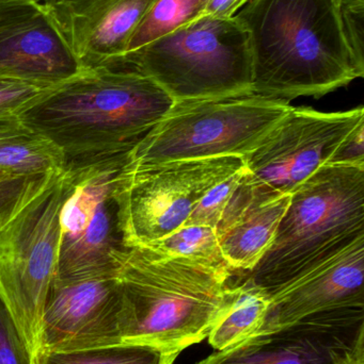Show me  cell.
Instances as JSON below:
<instances>
[{
  "label": "cell",
  "mask_w": 364,
  "mask_h": 364,
  "mask_svg": "<svg viewBox=\"0 0 364 364\" xmlns=\"http://www.w3.org/2000/svg\"><path fill=\"white\" fill-rule=\"evenodd\" d=\"M364 363V307L310 314L247 338L197 364H359Z\"/></svg>",
  "instance_id": "cell-11"
},
{
  "label": "cell",
  "mask_w": 364,
  "mask_h": 364,
  "mask_svg": "<svg viewBox=\"0 0 364 364\" xmlns=\"http://www.w3.org/2000/svg\"><path fill=\"white\" fill-rule=\"evenodd\" d=\"M291 108L286 100L254 94L175 102L132 149L128 162L245 158Z\"/></svg>",
  "instance_id": "cell-6"
},
{
  "label": "cell",
  "mask_w": 364,
  "mask_h": 364,
  "mask_svg": "<svg viewBox=\"0 0 364 364\" xmlns=\"http://www.w3.org/2000/svg\"><path fill=\"white\" fill-rule=\"evenodd\" d=\"M43 1L47 2V1H51V0H43Z\"/></svg>",
  "instance_id": "cell-32"
},
{
  "label": "cell",
  "mask_w": 364,
  "mask_h": 364,
  "mask_svg": "<svg viewBox=\"0 0 364 364\" xmlns=\"http://www.w3.org/2000/svg\"><path fill=\"white\" fill-rule=\"evenodd\" d=\"M119 259L123 343L181 354L207 339L228 310L233 272L147 246L126 248Z\"/></svg>",
  "instance_id": "cell-3"
},
{
  "label": "cell",
  "mask_w": 364,
  "mask_h": 364,
  "mask_svg": "<svg viewBox=\"0 0 364 364\" xmlns=\"http://www.w3.org/2000/svg\"><path fill=\"white\" fill-rule=\"evenodd\" d=\"M244 171L245 168L209 191L197 203L183 226H207L216 230Z\"/></svg>",
  "instance_id": "cell-23"
},
{
  "label": "cell",
  "mask_w": 364,
  "mask_h": 364,
  "mask_svg": "<svg viewBox=\"0 0 364 364\" xmlns=\"http://www.w3.org/2000/svg\"><path fill=\"white\" fill-rule=\"evenodd\" d=\"M0 364H32L27 348L0 299Z\"/></svg>",
  "instance_id": "cell-26"
},
{
  "label": "cell",
  "mask_w": 364,
  "mask_h": 364,
  "mask_svg": "<svg viewBox=\"0 0 364 364\" xmlns=\"http://www.w3.org/2000/svg\"><path fill=\"white\" fill-rule=\"evenodd\" d=\"M244 168L245 158L239 156L126 162L117 184L124 245L147 246L175 232L209 191Z\"/></svg>",
  "instance_id": "cell-8"
},
{
  "label": "cell",
  "mask_w": 364,
  "mask_h": 364,
  "mask_svg": "<svg viewBox=\"0 0 364 364\" xmlns=\"http://www.w3.org/2000/svg\"><path fill=\"white\" fill-rule=\"evenodd\" d=\"M235 17L249 38L254 95L320 98L360 78L333 0H249Z\"/></svg>",
  "instance_id": "cell-2"
},
{
  "label": "cell",
  "mask_w": 364,
  "mask_h": 364,
  "mask_svg": "<svg viewBox=\"0 0 364 364\" xmlns=\"http://www.w3.org/2000/svg\"><path fill=\"white\" fill-rule=\"evenodd\" d=\"M123 312L118 275L68 284L53 282L41 321L38 355L123 343Z\"/></svg>",
  "instance_id": "cell-12"
},
{
  "label": "cell",
  "mask_w": 364,
  "mask_h": 364,
  "mask_svg": "<svg viewBox=\"0 0 364 364\" xmlns=\"http://www.w3.org/2000/svg\"><path fill=\"white\" fill-rule=\"evenodd\" d=\"M14 176H21V175H15L12 174V173L6 172V171L0 170V181H4V179Z\"/></svg>",
  "instance_id": "cell-30"
},
{
  "label": "cell",
  "mask_w": 364,
  "mask_h": 364,
  "mask_svg": "<svg viewBox=\"0 0 364 364\" xmlns=\"http://www.w3.org/2000/svg\"><path fill=\"white\" fill-rule=\"evenodd\" d=\"M363 124V107L331 113L292 107L246 156L241 182L256 195L292 194L314 173L331 164Z\"/></svg>",
  "instance_id": "cell-10"
},
{
  "label": "cell",
  "mask_w": 364,
  "mask_h": 364,
  "mask_svg": "<svg viewBox=\"0 0 364 364\" xmlns=\"http://www.w3.org/2000/svg\"><path fill=\"white\" fill-rule=\"evenodd\" d=\"M364 239V166L331 164L291 194L275 237L248 272L269 297Z\"/></svg>",
  "instance_id": "cell-4"
},
{
  "label": "cell",
  "mask_w": 364,
  "mask_h": 364,
  "mask_svg": "<svg viewBox=\"0 0 364 364\" xmlns=\"http://www.w3.org/2000/svg\"><path fill=\"white\" fill-rule=\"evenodd\" d=\"M207 2L209 0H155L132 33L125 57L202 16Z\"/></svg>",
  "instance_id": "cell-20"
},
{
  "label": "cell",
  "mask_w": 364,
  "mask_h": 364,
  "mask_svg": "<svg viewBox=\"0 0 364 364\" xmlns=\"http://www.w3.org/2000/svg\"><path fill=\"white\" fill-rule=\"evenodd\" d=\"M0 170L15 175L61 173V154L19 117H0Z\"/></svg>",
  "instance_id": "cell-17"
},
{
  "label": "cell",
  "mask_w": 364,
  "mask_h": 364,
  "mask_svg": "<svg viewBox=\"0 0 364 364\" xmlns=\"http://www.w3.org/2000/svg\"><path fill=\"white\" fill-rule=\"evenodd\" d=\"M344 36L359 77L364 76V0H345L341 8Z\"/></svg>",
  "instance_id": "cell-25"
},
{
  "label": "cell",
  "mask_w": 364,
  "mask_h": 364,
  "mask_svg": "<svg viewBox=\"0 0 364 364\" xmlns=\"http://www.w3.org/2000/svg\"><path fill=\"white\" fill-rule=\"evenodd\" d=\"M38 4V0H0V21L23 14Z\"/></svg>",
  "instance_id": "cell-29"
},
{
  "label": "cell",
  "mask_w": 364,
  "mask_h": 364,
  "mask_svg": "<svg viewBox=\"0 0 364 364\" xmlns=\"http://www.w3.org/2000/svg\"><path fill=\"white\" fill-rule=\"evenodd\" d=\"M359 364H364V363H359Z\"/></svg>",
  "instance_id": "cell-33"
},
{
  "label": "cell",
  "mask_w": 364,
  "mask_h": 364,
  "mask_svg": "<svg viewBox=\"0 0 364 364\" xmlns=\"http://www.w3.org/2000/svg\"><path fill=\"white\" fill-rule=\"evenodd\" d=\"M61 173L21 175L0 181V235L21 210L46 190Z\"/></svg>",
  "instance_id": "cell-22"
},
{
  "label": "cell",
  "mask_w": 364,
  "mask_h": 364,
  "mask_svg": "<svg viewBox=\"0 0 364 364\" xmlns=\"http://www.w3.org/2000/svg\"><path fill=\"white\" fill-rule=\"evenodd\" d=\"M175 102L252 94L249 38L236 17L201 16L124 58Z\"/></svg>",
  "instance_id": "cell-5"
},
{
  "label": "cell",
  "mask_w": 364,
  "mask_h": 364,
  "mask_svg": "<svg viewBox=\"0 0 364 364\" xmlns=\"http://www.w3.org/2000/svg\"><path fill=\"white\" fill-rule=\"evenodd\" d=\"M364 124L359 126L342 145L331 164L364 166Z\"/></svg>",
  "instance_id": "cell-27"
},
{
  "label": "cell",
  "mask_w": 364,
  "mask_h": 364,
  "mask_svg": "<svg viewBox=\"0 0 364 364\" xmlns=\"http://www.w3.org/2000/svg\"><path fill=\"white\" fill-rule=\"evenodd\" d=\"M179 355L142 344L121 343L92 350L41 353L33 364H173Z\"/></svg>",
  "instance_id": "cell-19"
},
{
  "label": "cell",
  "mask_w": 364,
  "mask_h": 364,
  "mask_svg": "<svg viewBox=\"0 0 364 364\" xmlns=\"http://www.w3.org/2000/svg\"><path fill=\"white\" fill-rule=\"evenodd\" d=\"M53 87L15 79L0 78V117H19L26 109Z\"/></svg>",
  "instance_id": "cell-24"
},
{
  "label": "cell",
  "mask_w": 364,
  "mask_h": 364,
  "mask_svg": "<svg viewBox=\"0 0 364 364\" xmlns=\"http://www.w3.org/2000/svg\"><path fill=\"white\" fill-rule=\"evenodd\" d=\"M333 4H336V6H338V8H341L342 4H343L345 0H333Z\"/></svg>",
  "instance_id": "cell-31"
},
{
  "label": "cell",
  "mask_w": 364,
  "mask_h": 364,
  "mask_svg": "<svg viewBox=\"0 0 364 364\" xmlns=\"http://www.w3.org/2000/svg\"><path fill=\"white\" fill-rule=\"evenodd\" d=\"M155 0H51L45 10L85 70L121 65Z\"/></svg>",
  "instance_id": "cell-13"
},
{
  "label": "cell",
  "mask_w": 364,
  "mask_h": 364,
  "mask_svg": "<svg viewBox=\"0 0 364 364\" xmlns=\"http://www.w3.org/2000/svg\"><path fill=\"white\" fill-rule=\"evenodd\" d=\"M249 0H209L202 16L213 18H233Z\"/></svg>",
  "instance_id": "cell-28"
},
{
  "label": "cell",
  "mask_w": 364,
  "mask_h": 364,
  "mask_svg": "<svg viewBox=\"0 0 364 364\" xmlns=\"http://www.w3.org/2000/svg\"><path fill=\"white\" fill-rule=\"evenodd\" d=\"M175 102L132 66L85 70L26 109L19 119L61 154L64 171L128 157Z\"/></svg>",
  "instance_id": "cell-1"
},
{
  "label": "cell",
  "mask_w": 364,
  "mask_h": 364,
  "mask_svg": "<svg viewBox=\"0 0 364 364\" xmlns=\"http://www.w3.org/2000/svg\"><path fill=\"white\" fill-rule=\"evenodd\" d=\"M70 190L71 176L63 171L0 235V299L32 364L38 352L45 303L55 279L60 216Z\"/></svg>",
  "instance_id": "cell-7"
},
{
  "label": "cell",
  "mask_w": 364,
  "mask_h": 364,
  "mask_svg": "<svg viewBox=\"0 0 364 364\" xmlns=\"http://www.w3.org/2000/svg\"><path fill=\"white\" fill-rule=\"evenodd\" d=\"M83 70L43 4L0 21V78L56 87Z\"/></svg>",
  "instance_id": "cell-14"
},
{
  "label": "cell",
  "mask_w": 364,
  "mask_h": 364,
  "mask_svg": "<svg viewBox=\"0 0 364 364\" xmlns=\"http://www.w3.org/2000/svg\"><path fill=\"white\" fill-rule=\"evenodd\" d=\"M269 303V295L249 277L231 287L230 305L209 333V346L220 352L256 335L264 322Z\"/></svg>",
  "instance_id": "cell-18"
},
{
  "label": "cell",
  "mask_w": 364,
  "mask_h": 364,
  "mask_svg": "<svg viewBox=\"0 0 364 364\" xmlns=\"http://www.w3.org/2000/svg\"><path fill=\"white\" fill-rule=\"evenodd\" d=\"M290 198L291 194H254L241 179L216 227L220 250L233 271L248 273L258 264L275 237Z\"/></svg>",
  "instance_id": "cell-16"
},
{
  "label": "cell",
  "mask_w": 364,
  "mask_h": 364,
  "mask_svg": "<svg viewBox=\"0 0 364 364\" xmlns=\"http://www.w3.org/2000/svg\"><path fill=\"white\" fill-rule=\"evenodd\" d=\"M147 247L172 256L184 257L220 271L235 273L224 259L217 233L211 227L183 226Z\"/></svg>",
  "instance_id": "cell-21"
},
{
  "label": "cell",
  "mask_w": 364,
  "mask_h": 364,
  "mask_svg": "<svg viewBox=\"0 0 364 364\" xmlns=\"http://www.w3.org/2000/svg\"><path fill=\"white\" fill-rule=\"evenodd\" d=\"M363 278L361 239L271 295L264 322L256 335L281 328L316 312L364 307Z\"/></svg>",
  "instance_id": "cell-15"
},
{
  "label": "cell",
  "mask_w": 364,
  "mask_h": 364,
  "mask_svg": "<svg viewBox=\"0 0 364 364\" xmlns=\"http://www.w3.org/2000/svg\"><path fill=\"white\" fill-rule=\"evenodd\" d=\"M128 157L76 171L60 216L59 248L53 282H81L118 275L126 250L120 224L117 184Z\"/></svg>",
  "instance_id": "cell-9"
}]
</instances>
